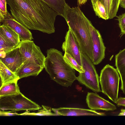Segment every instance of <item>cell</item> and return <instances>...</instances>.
<instances>
[{
	"instance_id": "cell-1",
	"label": "cell",
	"mask_w": 125,
	"mask_h": 125,
	"mask_svg": "<svg viewBox=\"0 0 125 125\" xmlns=\"http://www.w3.org/2000/svg\"><path fill=\"white\" fill-rule=\"evenodd\" d=\"M12 17L29 29L51 34L58 14L42 0H6Z\"/></svg>"
},
{
	"instance_id": "cell-2",
	"label": "cell",
	"mask_w": 125,
	"mask_h": 125,
	"mask_svg": "<svg viewBox=\"0 0 125 125\" xmlns=\"http://www.w3.org/2000/svg\"><path fill=\"white\" fill-rule=\"evenodd\" d=\"M62 17L74 36L81 52L85 54L92 61V42L90 30L91 21L84 15L79 6L71 8L67 3Z\"/></svg>"
},
{
	"instance_id": "cell-3",
	"label": "cell",
	"mask_w": 125,
	"mask_h": 125,
	"mask_svg": "<svg viewBox=\"0 0 125 125\" xmlns=\"http://www.w3.org/2000/svg\"><path fill=\"white\" fill-rule=\"evenodd\" d=\"M44 63V68L51 79L63 86H71L77 80L74 70L63 58L62 53L53 48L48 49Z\"/></svg>"
},
{
	"instance_id": "cell-4",
	"label": "cell",
	"mask_w": 125,
	"mask_h": 125,
	"mask_svg": "<svg viewBox=\"0 0 125 125\" xmlns=\"http://www.w3.org/2000/svg\"><path fill=\"white\" fill-rule=\"evenodd\" d=\"M119 75L116 69L107 64L101 70L99 77L102 92L115 103L118 98Z\"/></svg>"
},
{
	"instance_id": "cell-5",
	"label": "cell",
	"mask_w": 125,
	"mask_h": 125,
	"mask_svg": "<svg viewBox=\"0 0 125 125\" xmlns=\"http://www.w3.org/2000/svg\"><path fill=\"white\" fill-rule=\"evenodd\" d=\"M42 108L26 97L21 93L0 97V109L15 112L21 110H39Z\"/></svg>"
},
{
	"instance_id": "cell-6",
	"label": "cell",
	"mask_w": 125,
	"mask_h": 125,
	"mask_svg": "<svg viewBox=\"0 0 125 125\" xmlns=\"http://www.w3.org/2000/svg\"><path fill=\"white\" fill-rule=\"evenodd\" d=\"M81 54L82 67L84 72L79 73L77 80L80 83L95 93L102 92L99 85V77L94 65L85 54L81 52Z\"/></svg>"
},
{
	"instance_id": "cell-7",
	"label": "cell",
	"mask_w": 125,
	"mask_h": 125,
	"mask_svg": "<svg viewBox=\"0 0 125 125\" xmlns=\"http://www.w3.org/2000/svg\"><path fill=\"white\" fill-rule=\"evenodd\" d=\"M17 46L22 55L23 63L31 62L44 68L45 57L40 47L36 45L33 41H21Z\"/></svg>"
},
{
	"instance_id": "cell-8",
	"label": "cell",
	"mask_w": 125,
	"mask_h": 125,
	"mask_svg": "<svg viewBox=\"0 0 125 125\" xmlns=\"http://www.w3.org/2000/svg\"><path fill=\"white\" fill-rule=\"evenodd\" d=\"M90 30L92 42V62L94 65H97L105 57L106 47L100 32L92 23L90 25Z\"/></svg>"
},
{
	"instance_id": "cell-9",
	"label": "cell",
	"mask_w": 125,
	"mask_h": 125,
	"mask_svg": "<svg viewBox=\"0 0 125 125\" xmlns=\"http://www.w3.org/2000/svg\"><path fill=\"white\" fill-rule=\"evenodd\" d=\"M63 42L62 48L64 52L70 54L78 63L82 67L81 52L79 46L74 36L68 28Z\"/></svg>"
},
{
	"instance_id": "cell-10",
	"label": "cell",
	"mask_w": 125,
	"mask_h": 125,
	"mask_svg": "<svg viewBox=\"0 0 125 125\" xmlns=\"http://www.w3.org/2000/svg\"><path fill=\"white\" fill-rule=\"evenodd\" d=\"M86 101L88 107L92 110L113 111L116 109L115 105L101 97L96 93L88 92Z\"/></svg>"
},
{
	"instance_id": "cell-11",
	"label": "cell",
	"mask_w": 125,
	"mask_h": 125,
	"mask_svg": "<svg viewBox=\"0 0 125 125\" xmlns=\"http://www.w3.org/2000/svg\"><path fill=\"white\" fill-rule=\"evenodd\" d=\"M1 23L2 24L8 26L17 33L21 41L32 40L33 39L29 29L15 20L8 11Z\"/></svg>"
},
{
	"instance_id": "cell-12",
	"label": "cell",
	"mask_w": 125,
	"mask_h": 125,
	"mask_svg": "<svg viewBox=\"0 0 125 125\" xmlns=\"http://www.w3.org/2000/svg\"><path fill=\"white\" fill-rule=\"evenodd\" d=\"M6 54L4 58H0V61L15 74L23 63L22 57L19 48L17 46Z\"/></svg>"
},
{
	"instance_id": "cell-13",
	"label": "cell",
	"mask_w": 125,
	"mask_h": 125,
	"mask_svg": "<svg viewBox=\"0 0 125 125\" xmlns=\"http://www.w3.org/2000/svg\"><path fill=\"white\" fill-rule=\"evenodd\" d=\"M52 110L57 115L103 116L105 115L104 113L94 110L78 108L62 107L52 108Z\"/></svg>"
},
{
	"instance_id": "cell-14",
	"label": "cell",
	"mask_w": 125,
	"mask_h": 125,
	"mask_svg": "<svg viewBox=\"0 0 125 125\" xmlns=\"http://www.w3.org/2000/svg\"><path fill=\"white\" fill-rule=\"evenodd\" d=\"M44 68L35 63L28 62L23 63L15 73L20 79L30 76H37Z\"/></svg>"
},
{
	"instance_id": "cell-15",
	"label": "cell",
	"mask_w": 125,
	"mask_h": 125,
	"mask_svg": "<svg viewBox=\"0 0 125 125\" xmlns=\"http://www.w3.org/2000/svg\"><path fill=\"white\" fill-rule=\"evenodd\" d=\"M115 65L121 81L120 89L125 94V48L115 55Z\"/></svg>"
},
{
	"instance_id": "cell-16",
	"label": "cell",
	"mask_w": 125,
	"mask_h": 125,
	"mask_svg": "<svg viewBox=\"0 0 125 125\" xmlns=\"http://www.w3.org/2000/svg\"><path fill=\"white\" fill-rule=\"evenodd\" d=\"M0 75L1 85L10 82L18 81L20 78L16 75L0 61Z\"/></svg>"
},
{
	"instance_id": "cell-17",
	"label": "cell",
	"mask_w": 125,
	"mask_h": 125,
	"mask_svg": "<svg viewBox=\"0 0 125 125\" xmlns=\"http://www.w3.org/2000/svg\"><path fill=\"white\" fill-rule=\"evenodd\" d=\"M99 0L103 4L105 8L109 19H112L116 16L121 0Z\"/></svg>"
},
{
	"instance_id": "cell-18",
	"label": "cell",
	"mask_w": 125,
	"mask_h": 125,
	"mask_svg": "<svg viewBox=\"0 0 125 125\" xmlns=\"http://www.w3.org/2000/svg\"><path fill=\"white\" fill-rule=\"evenodd\" d=\"M0 33L16 46L19 45L21 41L19 35L7 25L3 24L0 25Z\"/></svg>"
},
{
	"instance_id": "cell-19",
	"label": "cell",
	"mask_w": 125,
	"mask_h": 125,
	"mask_svg": "<svg viewBox=\"0 0 125 125\" xmlns=\"http://www.w3.org/2000/svg\"><path fill=\"white\" fill-rule=\"evenodd\" d=\"M18 81L4 84L0 86V97L17 94L20 92L17 84Z\"/></svg>"
},
{
	"instance_id": "cell-20",
	"label": "cell",
	"mask_w": 125,
	"mask_h": 125,
	"mask_svg": "<svg viewBox=\"0 0 125 125\" xmlns=\"http://www.w3.org/2000/svg\"><path fill=\"white\" fill-rule=\"evenodd\" d=\"M59 15L63 16V10L66 3L65 0H42Z\"/></svg>"
},
{
	"instance_id": "cell-21",
	"label": "cell",
	"mask_w": 125,
	"mask_h": 125,
	"mask_svg": "<svg viewBox=\"0 0 125 125\" xmlns=\"http://www.w3.org/2000/svg\"><path fill=\"white\" fill-rule=\"evenodd\" d=\"M96 15L99 18L106 20L109 19L105 7L99 0H91Z\"/></svg>"
},
{
	"instance_id": "cell-22",
	"label": "cell",
	"mask_w": 125,
	"mask_h": 125,
	"mask_svg": "<svg viewBox=\"0 0 125 125\" xmlns=\"http://www.w3.org/2000/svg\"><path fill=\"white\" fill-rule=\"evenodd\" d=\"M42 109H41L37 112L31 113L30 111H26L24 113L20 114V115L24 116H56L55 113L52 112V109L48 106L42 105Z\"/></svg>"
},
{
	"instance_id": "cell-23",
	"label": "cell",
	"mask_w": 125,
	"mask_h": 125,
	"mask_svg": "<svg viewBox=\"0 0 125 125\" xmlns=\"http://www.w3.org/2000/svg\"><path fill=\"white\" fill-rule=\"evenodd\" d=\"M63 58L66 62L71 67L79 73L84 72L83 67L79 65L75 60L69 54L65 52Z\"/></svg>"
},
{
	"instance_id": "cell-24",
	"label": "cell",
	"mask_w": 125,
	"mask_h": 125,
	"mask_svg": "<svg viewBox=\"0 0 125 125\" xmlns=\"http://www.w3.org/2000/svg\"><path fill=\"white\" fill-rule=\"evenodd\" d=\"M16 47L4 35L0 33V52L3 51L6 53Z\"/></svg>"
},
{
	"instance_id": "cell-25",
	"label": "cell",
	"mask_w": 125,
	"mask_h": 125,
	"mask_svg": "<svg viewBox=\"0 0 125 125\" xmlns=\"http://www.w3.org/2000/svg\"><path fill=\"white\" fill-rule=\"evenodd\" d=\"M118 25L121 30V36L125 34V13L117 16Z\"/></svg>"
},
{
	"instance_id": "cell-26",
	"label": "cell",
	"mask_w": 125,
	"mask_h": 125,
	"mask_svg": "<svg viewBox=\"0 0 125 125\" xmlns=\"http://www.w3.org/2000/svg\"><path fill=\"white\" fill-rule=\"evenodd\" d=\"M19 115H20V114L16 112L12 113L11 111H5L0 110V116H11Z\"/></svg>"
},
{
	"instance_id": "cell-27",
	"label": "cell",
	"mask_w": 125,
	"mask_h": 125,
	"mask_svg": "<svg viewBox=\"0 0 125 125\" xmlns=\"http://www.w3.org/2000/svg\"><path fill=\"white\" fill-rule=\"evenodd\" d=\"M115 103L118 106H121L125 107V98L122 97L118 98Z\"/></svg>"
},
{
	"instance_id": "cell-28",
	"label": "cell",
	"mask_w": 125,
	"mask_h": 125,
	"mask_svg": "<svg viewBox=\"0 0 125 125\" xmlns=\"http://www.w3.org/2000/svg\"><path fill=\"white\" fill-rule=\"evenodd\" d=\"M87 0H77V5L78 6H81L84 4Z\"/></svg>"
},
{
	"instance_id": "cell-29",
	"label": "cell",
	"mask_w": 125,
	"mask_h": 125,
	"mask_svg": "<svg viewBox=\"0 0 125 125\" xmlns=\"http://www.w3.org/2000/svg\"><path fill=\"white\" fill-rule=\"evenodd\" d=\"M119 6H120L121 7L125 9V0H120Z\"/></svg>"
},
{
	"instance_id": "cell-30",
	"label": "cell",
	"mask_w": 125,
	"mask_h": 125,
	"mask_svg": "<svg viewBox=\"0 0 125 125\" xmlns=\"http://www.w3.org/2000/svg\"><path fill=\"white\" fill-rule=\"evenodd\" d=\"M118 115L125 116V109H122L121 110V112Z\"/></svg>"
},
{
	"instance_id": "cell-31",
	"label": "cell",
	"mask_w": 125,
	"mask_h": 125,
	"mask_svg": "<svg viewBox=\"0 0 125 125\" xmlns=\"http://www.w3.org/2000/svg\"></svg>"
}]
</instances>
